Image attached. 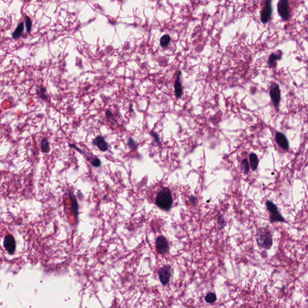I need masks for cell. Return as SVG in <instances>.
Returning <instances> with one entry per match:
<instances>
[{
  "instance_id": "16",
  "label": "cell",
  "mask_w": 308,
  "mask_h": 308,
  "mask_svg": "<svg viewBox=\"0 0 308 308\" xmlns=\"http://www.w3.org/2000/svg\"><path fill=\"white\" fill-rule=\"evenodd\" d=\"M280 57L281 56L279 55H276L275 54H272L270 55V58H269V60H268V63H269L270 66L271 67L275 66L276 64V61L280 59Z\"/></svg>"
},
{
  "instance_id": "9",
  "label": "cell",
  "mask_w": 308,
  "mask_h": 308,
  "mask_svg": "<svg viewBox=\"0 0 308 308\" xmlns=\"http://www.w3.org/2000/svg\"><path fill=\"white\" fill-rule=\"evenodd\" d=\"M4 247L9 254L12 255L14 253L16 249V243L14 238L11 235H7L5 236Z\"/></svg>"
},
{
  "instance_id": "18",
  "label": "cell",
  "mask_w": 308,
  "mask_h": 308,
  "mask_svg": "<svg viewBox=\"0 0 308 308\" xmlns=\"http://www.w3.org/2000/svg\"><path fill=\"white\" fill-rule=\"evenodd\" d=\"M205 301L208 303H214L217 300V296L215 294L210 292L207 294V295L205 296Z\"/></svg>"
},
{
  "instance_id": "19",
  "label": "cell",
  "mask_w": 308,
  "mask_h": 308,
  "mask_svg": "<svg viewBox=\"0 0 308 308\" xmlns=\"http://www.w3.org/2000/svg\"><path fill=\"white\" fill-rule=\"evenodd\" d=\"M241 166H242V167H243V170L244 171V173L247 174L249 173V172L250 167H249V163H248L247 159H244V160L241 163Z\"/></svg>"
},
{
  "instance_id": "21",
  "label": "cell",
  "mask_w": 308,
  "mask_h": 308,
  "mask_svg": "<svg viewBox=\"0 0 308 308\" xmlns=\"http://www.w3.org/2000/svg\"><path fill=\"white\" fill-rule=\"evenodd\" d=\"M39 95L42 99L46 100L47 99V95L46 94V90L44 87H41L39 92Z\"/></svg>"
},
{
  "instance_id": "3",
  "label": "cell",
  "mask_w": 308,
  "mask_h": 308,
  "mask_svg": "<svg viewBox=\"0 0 308 308\" xmlns=\"http://www.w3.org/2000/svg\"><path fill=\"white\" fill-rule=\"evenodd\" d=\"M267 208L270 212V219L271 223L274 222H285V219L279 212L276 205L270 200L266 202Z\"/></svg>"
},
{
  "instance_id": "6",
  "label": "cell",
  "mask_w": 308,
  "mask_h": 308,
  "mask_svg": "<svg viewBox=\"0 0 308 308\" xmlns=\"http://www.w3.org/2000/svg\"><path fill=\"white\" fill-rule=\"evenodd\" d=\"M156 249L158 253L160 254H166L169 252V244L164 236H159L156 238Z\"/></svg>"
},
{
  "instance_id": "5",
  "label": "cell",
  "mask_w": 308,
  "mask_h": 308,
  "mask_svg": "<svg viewBox=\"0 0 308 308\" xmlns=\"http://www.w3.org/2000/svg\"><path fill=\"white\" fill-rule=\"evenodd\" d=\"M158 276L160 282L163 285L168 284L171 277V267L169 265L163 266L158 271Z\"/></svg>"
},
{
  "instance_id": "12",
  "label": "cell",
  "mask_w": 308,
  "mask_h": 308,
  "mask_svg": "<svg viewBox=\"0 0 308 308\" xmlns=\"http://www.w3.org/2000/svg\"><path fill=\"white\" fill-rule=\"evenodd\" d=\"M181 74V72H179V74H178V75L177 76L176 79V81H175V84H174L175 93V96H176V97L177 98H181L182 96V93H183V91H182V85H181V81H180Z\"/></svg>"
},
{
  "instance_id": "22",
  "label": "cell",
  "mask_w": 308,
  "mask_h": 308,
  "mask_svg": "<svg viewBox=\"0 0 308 308\" xmlns=\"http://www.w3.org/2000/svg\"><path fill=\"white\" fill-rule=\"evenodd\" d=\"M224 220L223 218V216H220L218 217V224H219V229H222L224 227Z\"/></svg>"
},
{
  "instance_id": "23",
  "label": "cell",
  "mask_w": 308,
  "mask_h": 308,
  "mask_svg": "<svg viewBox=\"0 0 308 308\" xmlns=\"http://www.w3.org/2000/svg\"><path fill=\"white\" fill-rule=\"evenodd\" d=\"M128 145L130 147H135V144L134 142V140L132 139H129V142H128Z\"/></svg>"
},
{
  "instance_id": "7",
  "label": "cell",
  "mask_w": 308,
  "mask_h": 308,
  "mask_svg": "<svg viewBox=\"0 0 308 308\" xmlns=\"http://www.w3.org/2000/svg\"><path fill=\"white\" fill-rule=\"evenodd\" d=\"M270 95L274 105L278 108L280 100V90L278 84H273L270 90Z\"/></svg>"
},
{
  "instance_id": "17",
  "label": "cell",
  "mask_w": 308,
  "mask_h": 308,
  "mask_svg": "<svg viewBox=\"0 0 308 308\" xmlns=\"http://www.w3.org/2000/svg\"><path fill=\"white\" fill-rule=\"evenodd\" d=\"M170 37L169 35H165L163 36L160 39V44L161 46L163 47H166L168 46L170 42Z\"/></svg>"
},
{
  "instance_id": "10",
  "label": "cell",
  "mask_w": 308,
  "mask_h": 308,
  "mask_svg": "<svg viewBox=\"0 0 308 308\" xmlns=\"http://www.w3.org/2000/svg\"><path fill=\"white\" fill-rule=\"evenodd\" d=\"M276 141L277 143L285 150H287L289 148L288 141L283 134L280 132H277L276 134Z\"/></svg>"
},
{
  "instance_id": "15",
  "label": "cell",
  "mask_w": 308,
  "mask_h": 308,
  "mask_svg": "<svg viewBox=\"0 0 308 308\" xmlns=\"http://www.w3.org/2000/svg\"><path fill=\"white\" fill-rule=\"evenodd\" d=\"M41 148L42 151L44 153H48L50 151V147L49 143L47 139L43 138L41 142Z\"/></svg>"
},
{
  "instance_id": "13",
  "label": "cell",
  "mask_w": 308,
  "mask_h": 308,
  "mask_svg": "<svg viewBox=\"0 0 308 308\" xmlns=\"http://www.w3.org/2000/svg\"><path fill=\"white\" fill-rule=\"evenodd\" d=\"M249 159L251 168L253 171L256 170L259 164V160L257 155L255 154H251L249 156Z\"/></svg>"
},
{
  "instance_id": "1",
  "label": "cell",
  "mask_w": 308,
  "mask_h": 308,
  "mask_svg": "<svg viewBox=\"0 0 308 308\" xmlns=\"http://www.w3.org/2000/svg\"><path fill=\"white\" fill-rule=\"evenodd\" d=\"M155 202L159 208L164 210L167 211L171 208L173 203V198L169 188L166 187L159 191Z\"/></svg>"
},
{
  "instance_id": "11",
  "label": "cell",
  "mask_w": 308,
  "mask_h": 308,
  "mask_svg": "<svg viewBox=\"0 0 308 308\" xmlns=\"http://www.w3.org/2000/svg\"><path fill=\"white\" fill-rule=\"evenodd\" d=\"M93 143L96 145L102 152H106L108 149V144L105 142L103 137L98 136L93 140Z\"/></svg>"
},
{
  "instance_id": "2",
  "label": "cell",
  "mask_w": 308,
  "mask_h": 308,
  "mask_svg": "<svg viewBox=\"0 0 308 308\" xmlns=\"http://www.w3.org/2000/svg\"><path fill=\"white\" fill-rule=\"evenodd\" d=\"M256 240L261 247L267 250L270 249L273 244L271 234L266 228L259 229L256 236Z\"/></svg>"
},
{
  "instance_id": "14",
  "label": "cell",
  "mask_w": 308,
  "mask_h": 308,
  "mask_svg": "<svg viewBox=\"0 0 308 308\" xmlns=\"http://www.w3.org/2000/svg\"><path fill=\"white\" fill-rule=\"evenodd\" d=\"M23 30H24V24H23V22H21V23L19 24L18 27L16 28L15 31L12 34L13 38L16 39L18 38H19V36L21 35V34L22 31H23Z\"/></svg>"
},
{
  "instance_id": "4",
  "label": "cell",
  "mask_w": 308,
  "mask_h": 308,
  "mask_svg": "<svg viewBox=\"0 0 308 308\" xmlns=\"http://www.w3.org/2000/svg\"><path fill=\"white\" fill-rule=\"evenodd\" d=\"M278 11L279 15L283 19H288L290 16V10L288 0H279L278 4Z\"/></svg>"
},
{
  "instance_id": "8",
  "label": "cell",
  "mask_w": 308,
  "mask_h": 308,
  "mask_svg": "<svg viewBox=\"0 0 308 308\" xmlns=\"http://www.w3.org/2000/svg\"><path fill=\"white\" fill-rule=\"evenodd\" d=\"M272 14V6L270 1H267L261 13V20L263 24H266L270 20Z\"/></svg>"
},
{
  "instance_id": "20",
  "label": "cell",
  "mask_w": 308,
  "mask_h": 308,
  "mask_svg": "<svg viewBox=\"0 0 308 308\" xmlns=\"http://www.w3.org/2000/svg\"><path fill=\"white\" fill-rule=\"evenodd\" d=\"M25 25H26V29L28 33H30L31 29V21L29 17L26 16L25 19Z\"/></svg>"
}]
</instances>
